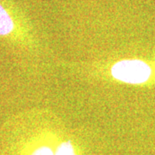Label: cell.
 <instances>
[{
    "instance_id": "cell-1",
    "label": "cell",
    "mask_w": 155,
    "mask_h": 155,
    "mask_svg": "<svg viewBox=\"0 0 155 155\" xmlns=\"http://www.w3.org/2000/svg\"><path fill=\"white\" fill-rule=\"evenodd\" d=\"M111 75L123 83L140 84L148 81L152 75V68L141 60H122L112 67Z\"/></svg>"
},
{
    "instance_id": "cell-2",
    "label": "cell",
    "mask_w": 155,
    "mask_h": 155,
    "mask_svg": "<svg viewBox=\"0 0 155 155\" xmlns=\"http://www.w3.org/2000/svg\"><path fill=\"white\" fill-rule=\"evenodd\" d=\"M14 28V22L11 16L0 5V35H7Z\"/></svg>"
}]
</instances>
